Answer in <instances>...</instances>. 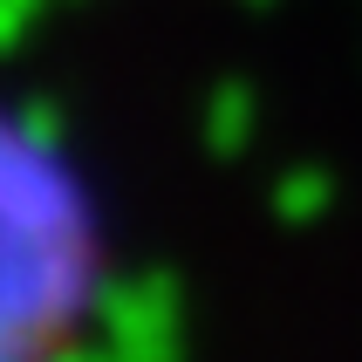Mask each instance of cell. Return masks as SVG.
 Returning <instances> with one entry per match:
<instances>
[{"label":"cell","mask_w":362,"mask_h":362,"mask_svg":"<svg viewBox=\"0 0 362 362\" xmlns=\"http://www.w3.org/2000/svg\"><path fill=\"white\" fill-rule=\"evenodd\" d=\"M96 219L55 151L0 117V362H62L96 301Z\"/></svg>","instance_id":"cell-1"}]
</instances>
